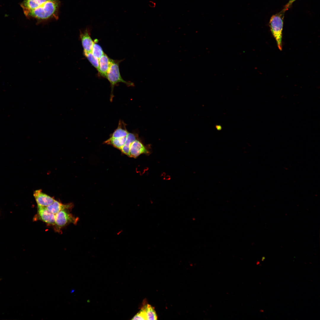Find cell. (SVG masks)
I'll return each instance as SVG.
<instances>
[{
	"mask_svg": "<svg viewBox=\"0 0 320 320\" xmlns=\"http://www.w3.org/2000/svg\"><path fill=\"white\" fill-rule=\"evenodd\" d=\"M143 308L144 310L146 316V320H156L157 317L154 308L150 305L147 304Z\"/></svg>",
	"mask_w": 320,
	"mask_h": 320,
	"instance_id": "obj_14",
	"label": "cell"
},
{
	"mask_svg": "<svg viewBox=\"0 0 320 320\" xmlns=\"http://www.w3.org/2000/svg\"><path fill=\"white\" fill-rule=\"evenodd\" d=\"M296 0H289L288 3L285 6L283 10L285 12L291 6V5Z\"/></svg>",
	"mask_w": 320,
	"mask_h": 320,
	"instance_id": "obj_18",
	"label": "cell"
},
{
	"mask_svg": "<svg viewBox=\"0 0 320 320\" xmlns=\"http://www.w3.org/2000/svg\"><path fill=\"white\" fill-rule=\"evenodd\" d=\"M91 52L93 55L99 59L105 53L101 46L94 41Z\"/></svg>",
	"mask_w": 320,
	"mask_h": 320,
	"instance_id": "obj_16",
	"label": "cell"
},
{
	"mask_svg": "<svg viewBox=\"0 0 320 320\" xmlns=\"http://www.w3.org/2000/svg\"><path fill=\"white\" fill-rule=\"evenodd\" d=\"M1 280V279H0V281Z\"/></svg>",
	"mask_w": 320,
	"mask_h": 320,
	"instance_id": "obj_21",
	"label": "cell"
},
{
	"mask_svg": "<svg viewBox=\"0 0 320 320\" xmlns=\"http://www.w3.org/2000/svg\"><path fill=\"white\" fill-rule=\"evenodd\" d=\"M74 290H72V291H71V293H72V292H74Z\"/></svg>",
	"mask_w": 320,
	"mask_h": 320,
	"instance_id": "obj_20",
	"label": "cell"
},
{
	"mask_svg": "<svg viewBox=\"0 0 320 320\" xmlns=\"http://www.w3.org/2000/svg\"><path fill=\"white\" fill-rule=\"evenodd\" d=\"M126 124L121 120L119 121L117 128L110 136L113 138L122 137L127 136L129 133L126 127Z\"/></svg>",
	"mask_w": 320,
	"mask_h": 320,
	"instance_id": "obj_11",
	"label": "cell"
},
{
	"mask_svg": "<svg viewBox=\"0 0 320 320\" xmlns=\"http://www.w3.org/2000/svg\"><path fill=\"white\" fill-rule=\"evenodd\" d=\"M127 136L117 138L110 137L108 139L105 141L104 143L108 145H111L116 148L120 150L126 142L127 140Z\"/></svg>",
	"mask_w": 320,
	"mask_h": 320,
	"instance_id": "obj_13",
	"label": "cell"
},
{
	"mask_svg": "<svg viewBox=\"0 0 320 320\" xmlns=\"http://www.w3.org/2000/svg\"><path fill=\"white\" fill-rule=\"evenodd\" d=\"M83 54L91 64L98 71L99 68V59L95 56L92 52H84Z\"/></svg>",
	"mask_w": 320,
	"mask_h": 320,
	"instance_id": "obj_15",
	"label": "cell"
},
{
	"mask_svg": "<svg viewBox=\"0 0 320 320\" xmlns=\"http://www.w3.org/2000/svg\"><path fill=\"white\" fill-rule=\"evenodd\" d=\"M112 60L105 54L99 59V65L98 71L102 76L106 78Z\"/></svg>",
	"mask_w": 320,
	"mask_h": 320,
	"instance_id": "obj_9",
	"label": "cell"
},
{
	"mask_svg": "<svg viewBox=\"0 0 320 320\" xmlns=\"http://www.w3.org/2000/svg\"><path fill=\"white\" fill-rule=\"evenodd\" d=\"M37 206V212L33 217V220H39L48 224L55 225V215L48 211L46 207Z\"/></svg>",
	"mask_w": 320,
	"mask_h": 320,
	"instance_id": "obj_6",
	"label": "cell"
},
{
	"mask_svg": "<svg viewBox=\"0 0 320 320\" xmlns=\"http://www.w3.org/2000/svg\"><path fill=\"white\" fill-rule=\"evenodd\" d=\"M151 153L149 147L145 146L140 140L136 139L130 145L129 157L136 158L142 154L149 155Z\"/></svg>",
	"mask_w": 320,
	"mask_h": 320,
	"instance_id": "obj_5",
	"label": "cell"
},
{
	"mask_svg": "<svg viewBox=\"0 0 320 320\" xmlns=\"http://www.w3.org/2000/svg\"><path fill=\"white\" fill-rule=\"evenodd\" d=\"M137 136L135 134L129 133L127 136L126 142L120 150L121 152L127 156H129V148L131 143L136 139H137Z\"/></svg>",
	"mask_w": 320,
	"mask_h": 320,
	"instance_id": "obj_12",
	"label": "cell"
},
{
	"mask_svg": "<svg viewBox=\"0 0 320 320\" xmlns=\"http://www.w3.org/2000/svg\"><path fill=\"white\" fill-rule=\"evenodd\" d=\"M72 206L71 204H63L55 200L52 204L46 207L48 211L55 215L61 210L68 209Z\"/></svg>",
	"mask_w": 320,
	"mask_h": 320,
	"instance_id": "obj_10",
	"label": "cell"
},
{
	"mask_svg": "<svg viewBox=\"0 0 320 320\" xmlns=\"http://www.w3.org/2000/svg\"><path fill=\"white\" fill-rule=\"evenodd\" d=\"M119 60H112L111 65L108 72L106 78L110 82L111 87L110 100L112 102L114 97L113 90L114 86L120 82L124 83L128 86H133L134 83L129 81L124 80L122 78L120 72Z\"/></svg>",
	"mask_w": 320,
	"mask_h": 320,
	"instance_id": "obj_2",
	"label": "cell"
},
{
	"mask_svg": "<svg viewBox=\"0 0 320 320\" xmlns=\"http://www.w3.org/2000/svg\"><path fill=\"white\" fill-rule=\"evenodd\" d=\"M33 195L37 206L46 207L52 204L55 200L52 197L43 193L40 189L34 191Z\"/></svg>",
	"mask_w": 320,
	"mask_h": 320,
	"instance_id": "obj_8",
	"label": "cell"
},
{
	"mask_svg": "<svg viewBox=\"0 0 320 320\" xmlns=\"http://www.w3.org/2000/svg\"><path fill=\"white\" fill-rule=\"evenodd\" d=\"M67 209L61 210L55 215V225L59 229L70 223H76L78 220Z\"/></svg>",
	"mask_w": 320,
	"mask_h": 320,
	"instance_id": "obj_4",
	"label": "cell"
},
{
	"mask_svg": "<svg viewBox=\"0 0 320 320\" xmlns=\"http://www.w3.org/2000/svg\"><path fill=\"white\" fill-rule=\"evenodd\" d=\"M60 5V0H24L21 4L26 16L39 22L58 19Z\"/></svg>",
	"mask_w": 320,
	"mask_h": 320,
	"instance_id": "obj_1",
	"label": "cell"
},
{
	"mask_svg": "<svg viewBox=\"0 0 320 320\" xmlns=\"http://www.w3.org/2000/svg\"><path fill=\"white\" fill-rule=\"evenodd\" d=\"M285 12L283 9L280 12L273 15L269 22L271 31L276 41L278 48L281 50L282 49V33Z\"/></svg>",
	"mask_w": 320,
	"mask_h": 320,
	"instance_id": "obj_3",
	"label": "cell"
},
{
	"mask_svg": "<svg viewBox=\"0 0 320 320\" xmlns=\"http://www.w3.org/2000/svg\"><path fill=\"white\" fill-rule=\"evenodd\" d=\"M121 231H121H119V232H118V233H117V235H119V234H120L121 233V232H122V231Z\"/></svg>",
	"mask_w": 320,
	"mask_h": 320,
	"instance_id": "obj_19",
	"label": "cell"
},
{
	"mask_svg": "<svg viewBox=\"0 0 320 320\" xmlns=\"http://www.w3.org/2000/svg\"><path fill=\"white\" fill-rule=\"evenodd\" d=\"M91 28L88 27L80 31L79 38L83 48L84 52H91L94 41L90 36Z\"/></svg>",
	"mask_w": 320,
	"mask_h": 320,
	"instance_id": "obj_7",
	"label": "cell"
},
{
	"mask_svg": "<svg viewBox=\"0 0 320 320\" xmlns=\"http://www.w3.org/2000/svg\"><path fill=\"white\" fill-rule=\"evenodd\" d=\"M132 320H146L145 312L142 308L140 311L132 319Z\"/></svg>",
	"mask_w": 320,
	"mask_h": 320,
	"instance_id": "obj_17",
	"label": "cell"
}]
</instances>
